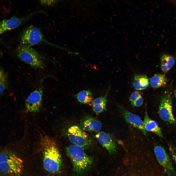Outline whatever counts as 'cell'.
Wrapping results in <instances>:
<instances>
[{
  "instance_id": "7402d4cb",
  "label": "cell",
  "mask_w": 176,
  "mask_h": 176,
  "mask_svg": "<svg viewBox=\"0 0 176 176\" xmlns=\"http://www.w3.org/2000/svg\"><path fill=\"white\" fill-rule=\"evenodd\" d=\"M141 95L140 93L137 91H135L133 92L131 95L130 98V100L132 103L137 100Z\"/></svg>"
},
{
  "instance_id": "ac0fdd59",
  "label": "cell",
  "mask_w": 176,
  "mask_h": 176,
  "mask_svg": "<svg viewBox=\"0 0 176 176\" xmlns=\"http://www.w3.org/2000/svg\"><path fill=\"white\" fill-rule=\"evenodd\" d=\"M168 82V79L164 74H157L154 75L150 78V83L151 86L154 88L165 86Z\"/></svg>"
},
{
  "instance_id": "52a82bcc",
  "label": "cell",
  "mask_w": 176,
  "mask_h": 176,
  "mask_svg": "<svg viewBox=\"0 0 176 176\" xmlns=\"http://www.w3.org/2000/svg\"><path fill=\"white\" fill-rule=\"evenodd\" d=\"M66 135L71 143L84 149L90 148L92 146V141L90 136L77 126L69 127L67 130Z\"/></svg>"
},
{
  "instance_id": "cb8c5ba5",
  "label": "cell",
  "mask_w": 176,
  "mask_h": 176,
  "mask_svg": "<svg viewBox=\"0 0 176 176\" xmlns=\"http://www.w3.org/2000/svg\"><path fill=\"white\" fill-rule=\"evenodd\" d=\"M143 99L142 96L139 97L137 100L135 101L132 104L133 106L139 107L141 105L143 102Z\"/></svg>"
},
{
  "instance_id": "4316f807",
  "label": "cell",
  "mask_w": 176,
  "mask_h": 176,
  "mask_svg": "<svg viewBox=\"0 0 176 176\" xmlns=\"http://www.w3.org/2000/svg\"><path fill=\"white\" fill-rule=\"evenodd\" d=\"M175 161L176 162V155H175Z\"/></svg>"
},
{
  "instance_id": "8992f818",
  "label": "cell",
  "mask_w": 176,
  "mask_h": 176,
  "mask_svg": "<svg viewBox=\"0 0 176 176\" xmlns=\"http://www.w3.org/2000/svg\"><path fill=\"white\" fill-rule=\"evenodd\" d=\"M20 45L31 47L44 42L58 47L45 39L40 30L33 25L29 26L22 32L20 36Z\"/></svg>"
},
{
  "instance_id": "6da1fadb",
  "label": "cell",
  "mask_w": 176,
  "mask_h": 176,
  "mask_svg": "<svg viewBox=\"0 0 176 176\" xmlns=\"http://www.w3.org/2000/svg\"><path fill=\"white\" fill-rule=\"evenodd\" d=\"M39 133L38 142L44 168L50 176H58L62 169L63 161L57 142L43 131Z\"/></svg>"
},
{
  "instance_id": "e0dca14e",
  "label": "cell",
  "mask_w": 176,
  "mask_h": 176,
  "mask_svg": "<svg viewBox=\"0 0 176 176\" xmlns=\"http://www.w3.org/2000/svg\"><path fill=\"white\" fill-rule=\"evenodd\" d=\"M149 84L148 78L144 75H137L133 79V85L134 89L136 90L145 89L148 87Z\"/></svg>"
},
{
  "instance_id": "d6986e66",
  "label": "cell",
  "mask_w": 176,
  "mask_h": 176,
  "mask_svg": "<svg viewBox=\"0 0 176 176\" xmlns=\"http://www.w3.org/2000/svg\"><path fill=\"white\" fill-rule=\"evenodd\" d=\"M175 62L174 57L166 54L163 55L161 58V67L163 71L166 72L173 66Z\"/></svg>"
},
{
  "instance_id": "8fae6325",
  "label": "cell",
  "mask_w": 176,
  "mask_h": 176,
  "mask_svg": "<svg viewBox=\"0 0 176 176\" xmlns=\"http://www.w3.org/2000/svg\"><path fill=\"white\" fill-rule=\"evenodd\" d=\"M44 12L43 11H35L23 17H13L9 19H4L0 21V34L17 28L27 21L35 14Z\"/></svg>"
},
{
  "instance_id": "603a6c76",
  "label": "cell",
  "mask_w": 176,
  "mask_h": 176,
  "mask_svg": "<svg viewBox=\"0 0 176 176\" xmlns=\"http://www.w3.org/2000/svg\"><path fill=\"white\" fill-rule=\"evenodd\" d=\"M6 87V78L0 79V96L4 93Z\"/></svg>"
},
{
  "instance_id": "3957f363",
  "label": "cell",
  "mask_w": 176,
  "mask_h": 176,
  "mask_svg": "<svg viewBox=\"0 0 176 176\" xmlns=\"http://www.w3.org/2000/svg\"><path fill=\"white\" fill-rule=\"evenodd\" d=\"M23 162L15 153L8 149L0 152V174L2 176H19L23 168Z\"/></svg>"
},
{
  "instance_id": "7c38bea8",
  "label": "cell",
  "mask_w": 176,
  "mask_h": 176,
  "mask_svg": "<svg viewBox=\"0 0 176 176\" xmlns=\"http://www.w3.org/2000/svg\"><path fill=\"white\" fill-rule=\"evenodd\" d=\"M120 111L125 120L133 126L140 130L145 135L147 132L145 129L143 121L138 116L132 113L121 106H119Z\"/></svg>"
},
{
  "instance_id": "2e32d148",
  "label": "cell",
  "mask_w": 176,
  "mask_h": 176,
  "mask_svg": "<svg viewBox=\"0 0 176 176\" xmlns=\"http://www.w3.org/2000/svg\"><path fill=\"white\" fill-rule=\"evenodd\" d=\"M108 92L104 96L96 98L92 101L93 110L97 115L106 110Z\"/></svg>"
},
{
  "instance_id": "ffe728a7",
  "label": "cell",
  "mask_w": 176,
  "mask_h": 176,
  "mask_svg": "<svg viewBox=\"0 0 176 176\" xmlns=\"http://www.w3.org/2000/svg\"><path fill=\"white\" fill-rule=\"evenodd\" d=\"M78 101L84 104H88L92 102L93 99L92 93L89 90H82L75 95Z\"/></svg>"
},
{
  "instance_id": "5b68a950",
  "label": "cell",
  "mask_w": 176,
  "mask_h": 176,
  "mask_svg": "<svg viewBox=\"0 0 176 176\" xmlns=\"http://www.w3.org/2000/svg\"><path fill=\"white\" fill-rule=\"evenodd\" d=\"M16 53L22 61L35 69L45 67V57L32 47L20 45L16 49Z\"/></svg>"
},
{
  "instance_id": "30bf717a",
  "label": "cell",
  "mask_w": 176,
  "mask_h": 176,
  "mask_svg": "<svg viewBox=\"0 0 176 176\" xmlns=\"http://www.w3.org/2000/svg\"><path fill=\"white\" fill-rule=\"evenodd\" d=\"M156 159L164 172L168 176H175L174 168L168 155L164 148L160 145H156L154 149Z\"/></svg>"
},
{
  "instance_id": "9a60e30c",
  "label": "cell",
  "mask_w": 176,
  "mask_h": 176,
  "mask_svg": "<svg viewBox=\"0 0 176 176\" xmlns=\"http://www.w3.org/2000/svg\"><path fill=\"white\" fill-rule=\"evenodd\" d=\"M143 122L144 128L146 131L154 133L160 137H163L161 129L157 122L150 119L146 111L145 112Z\"/></svg>"
},
{
  "instance_id": "5bb4252c",
  "label": "cell",
  "mask_w": 176,
  "mask_h": 176,
  "mask_svg": "<svg viewBox=\"0 0 176 176\" xmlns=\"http://www.w3.org/2000/svg\"><path fill=\"white\" fill-rule=\"evenodd\" d=\"M95 137L110 154H114L117 152V148L116 144L106 132H99L96 134Z\"/></svg>"
},
{
  "instance_id": "4fadbf2b",
  "label": "cell",
  "mask_w": 176,
  "mask_h": 176,
  "mask_svg": "<svg viewBox=\"0 0 176 176\" xmlns=\"http://www.w3.org/2000/svg\"><path fill=\"white\" fill-rule=\"evenodd\" d=\"M79 124L81 128L83 131L91 132H98L102 127L100 122L90 115H86L82 118Z\"/></svg>"
},
{
  "instance_id": "9c48e42d",
  "label": "cell",
  "mask_w": 176,
  "mask_h": 176,
  "mask_svg": "<svg viewBox=\"0 0 176 176\" xmlns=\"http://www.w3.org/2000/svg\"><path fill=\"white\" fill-rule=\"evenodd\" d=\"M159 114L161 118L164 121L171 124H175L176 121L173 113L172 98L169 91L162 95L159 107Z\"/></svg>"
},
{
  "instance_id": "277c9868",
  "label": "cell",
  "mask_w": 176,
  "mask_h": 176,
  "mask_svg": "<svg viewBox=\"0 0 176 176\" xmlns=\"http://www.w3.org/2000/svg\"><path fill=\"white\" fill-rule=\"evenodd\" d=\"M66 150L74 172L77 174L82 175L89 170L93 163V159L86 153L84 149L73 144L67 146Z\"/></svg>"
},
{
  "instance_id": "ba28073f",
  "label": "cell",
  "mask_w": 176,
  "mask_h": 176,
  "mask_svg": "<svg viewBox=\"0 0 176 176\" xmlns=\"http://www.w3.org/2000/svg\"><path fill=\"white\" fill-rule=\"evenodd\" d=\"M41 79L38 88L32 92L26 99L24 108L27 113H35L40 110L42 102L43 81Z\"/></svg>"
},
{
  "instance_id": "484cf974",
  "label": "cell",
  "mask_w": 176,
  "mask_h": 176,
  "mask_svg": "<svg viewBox=\"0 0 176 176\" xmlns=\"http://www.w3.org/2000/svg\"><path fill=\"white\" fill-rule=\"evenodd\" d=\"M174 93L175 96L176 98V88L175 90Z\"/></svg>"
},
{
  "instance_id": "7a4b0ae2",
  "label": "cell",
  "mask_w": 176,
  "mask_h": 176,
  "mask_svg": "<svg viewBox=\"0 0 176 176\" xmlns=\"http://www.w3.org/2000/svg\"><path fill=\"white\" fill-rule=\"evenodd\" d=\"M115 176H164L161 170L152 161L132 157L119 162Z\"/></svg>"
},
{
  "instance_id": "d4e9b609",
  "label": "cell",
  "mask_w": 176,
  "mask_h": 176,
  "mask_svg": "<svg viewBox=\"0 0 176 176\" xmlns=\"http://www.w3.org/2000/svg\"><path fill=\"white\" fill-rule=\"evenodd\" d=\"M6 78L5 77L2 70L0 68V79Z\"/></svg>"
},
{
  "instance_id": "44dd1931",
  "label": "cell",
  "mask_w": 176,
  "mask_h": 176,
  "mask_svg": "<svg viewBox=\"0 0 176 176\" xmlns=\"http://www.w3.org/2000/svg\"><path fill=\"white\" fill-rule=\"evenodd\" d=\"M57 0H41L39 2L43 6H55L58 2Z\"/></svg>"
}]
</instances>
